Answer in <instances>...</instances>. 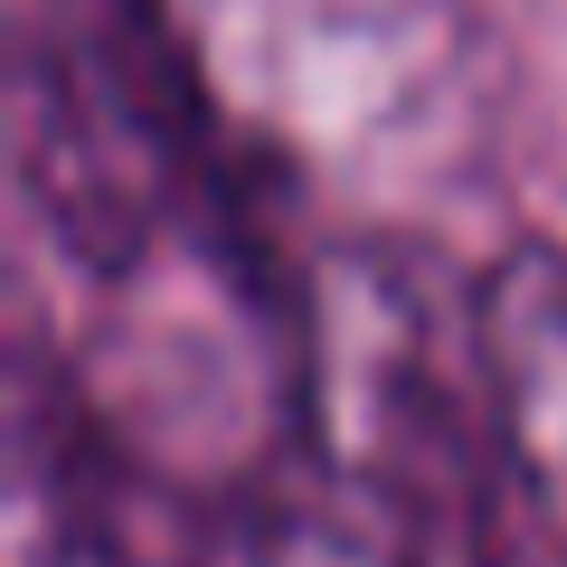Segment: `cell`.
Here are the masks:
<instances>
[{"label": "cell", "mask_w": 567, "mask_h": 567, "mask_svg": "<svg viewBox=\"0 0 567 567\" xmlns=\"http://www.w3.org/2000/svg\"><path fill=\"white\" fill-rule=\"evenodd\" d=\"M20 189L85 275H142L181 237L256 275L199 66L162 0L20 10Z\"/></svg>", "instance_id": "7a4b0ae2"}, {"label": "cell", "mask_w": 567, "mask_h": 567, "mask_svg": "<svg viewBox=\"0 0 567 567\" xmlns=\"http://www.w3.org/2000/svg\"><path fill=\"white\" fill-rule=\"evenodd\" d=\"M293 398L360 567H511V398L483 303H454L425 256H322L293 293Z\"/></svg>", "instance_id": "6da1fadb"}]
</instances>
